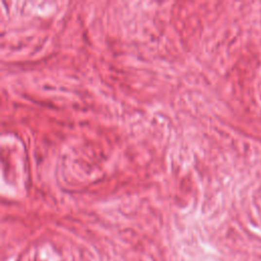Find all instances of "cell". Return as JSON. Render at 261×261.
Wrapping results in <instances>:
<instances>
[]
</instances>
